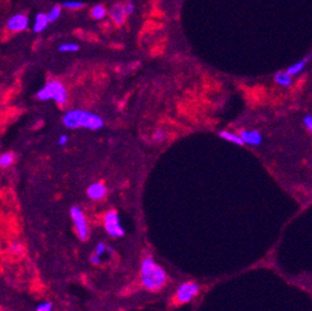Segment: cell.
I'll list each match as a JSON object with an SVG mask.
<instances>
[{
	"mask_svg": "<svg viewBox=\"0 0 312 311\" xmlns=\"http://www.w3.org/2000/svg\"><path fill=\"white\" fill-rule=\"evenodd\" d=\"M167 273L162 267L153 262L151 256H147L141 264V281L146 290L159 291L167 283Z\"/></svg>",
	"mask_w": 312,
	"mask_h": 311,
	"instance_id": "obj_1",
	"label": "cell"
},
{
	"mask_svg": "<svg viewBox=\"0 0 312 311\" xmlns=\"http://www.w3.org/2000/svg\"><path fill=\"white\" fill-rule=\"evenodd\" d=\"M63 123L68 128H88V130H100L104 126V121L100 116L83 110H74L65 113Z\"/></svg>",
	"mask_w": 312,
	"mask_h": 311,
	"instance_id": "obj_2",
	"label": "cell"
},
{
	"mask_svg": "<svg viewBox=\"0 0 312 311\" xmlns=\"http://www.w3.org/2000/svg\"><path fill=\"white\" fill-rule=\"evenodd\" d=\"M37 98L39 100H55L58 105H65L68 100V92L63 83L52 80L37 92Z\"/></svg>",
	"mask_w": 312,
	"mask_h": 311,
	"instance_id": "obj_3",
	"label": "cell"
},
{
	"mask_svg": "<svg viewBox=\"0 0 312 311\" xmlns=\"http://www.w3.org/2000/svg\"><path fill=\"white\" fill-rule=\"evenodd\" d=\"M104 228L110 236L112 238H121L125 235V230H123L122 225L120 222V217H118L117 211L111 210L104 216Z\"/></svg>",
	"mask_w": 312,
	"mask_h": 311,
	"instance_id": "obj_4",
	"label": "cell"
},
{
	"mask_svg": "<svg viewBox=\"0 0 312 311\" xmlns=\"http://www.w3.org/2000/svg\"><path fill=\"white\" fill-rule=\"evenodd\" d=\"M70 215L79 238H80L81 240H85V239L88 238V222H86V219L85 216H84L83 211H81L78 206H74L71 207Z\"/></svg>",
	"mask_w": 312,
	"mask_h": 311,
	"instance_id": "obj_5",
	"label": "cell"
},
{
	"mask_svg": "<svg viewBox=\"0 0 312 311\" xmlns=\"http://www.w3.org/2000/svg\"><path fill=\"white\" fill-rule=\"evenodd\" d=\"M199 292V287L197 283L194 282H185L178 288L177 295H175V300L178 303H185L189 302L194 296L198 295Z\"/></svg>",
	"mask_w": 312,
	"mask_h": 311,
	"instance_id": "obj_6",
	"label": "cell"
},
{
	"mask_svg": "<svg viewBox=\"0 0 312 311\" xmlns=\"http://www.w3.org/2000/svg\"><path fill=\"white\" fill-rule=\"evenodd\" d=\"M29 23V19L26 14H14L7 22V28L11 32H22L27 29Z\"/></svg>",
	"mask_w": 312,
	"mask_h": 311,
	"instance_id": "obj_7",
	"label": "cell"
},
{
	"mask_svg": "<svg viewBox=\"0 0 312 311\" xmlns=\"http://www.w3.org/2000/svg\"><path fill=\"white\" fill-rule=\"evenodd\" d=\"M108 16L111 17L113 23L117 24V26H122V24L126 22V18L128 17L127 13H126L125 4L122 3L113 4V6L110 8V11H108Z\"/></svg>",
	"mask_w": 312,
	"mask_h": 311,
	"instance_id": "obj_8",
	"label": "cell"
},
{
	"mask_svg": "<svg viewBox=\"0 0 312 311\" xmlns=\"http://www.w3.org/2000/svg\"><path fill=\"white\" fill-rule=\"evenodd\" d=\"M240 136H241L244 144L251 145V146H259V145L262 144V141H263L262 133L255 130H242L241 132H240Z\"/></svg>",
	"mask_w": 312,
	"mask_h": 311,
	"instance_id": "obj_9",
	"label": "cell"
},
{
	"mask_svg": "<svg viewBox=\"0 0 312 311\" xmlns=\"http://www.w3.org/2000/svg\"><path fill=\"white\" fill-rule=\"evenodd\" d=\"M311 59H312V54H309V55H307L306 58H303L302 60L297 61V63L292 64L291 66H288L286 71L289 74V75H292V76L298 75L299 73H302V71L306 69V66L308 65V63H309V60H311Z\"/></svg>",
	"mask_w": 312,
	"mask_h": 311,
	"instance_id": "obj_10",
	"label": "cell"
},
{
	"mask_svg": "<svg viewBox=\"0 0 312 311\" xmlns=\"http://www.w3.org/2000/svg\"><path fill=\"white\" fill-rule=\"evenodd\" d=\"M107 192V188L103 183H93L88 187L86 193L91 199H100L103 198L104 194Z\"/></svg>",
	"mask_w": 312,
	"mask_h": 311,
	"instance_id": "obj_11",
	"label": "cell"
},
{
	"mask_svg": "<svg viewBox=\"0 0 312 311\" xmlns=\"http://www.w3.org/2000/svg\"><path fill=\"white\" fill-rule=\"evenodd\" d=\"M51 23L48 18V14L47 13H38L36 16V19H34V24H33V32L34 33H41L42 31L47 28V26Z\"/></svg>",
	"mask_w": 312,
	"mask_h": 311,
	"instance_id": "obj_12",
	"label": "cell"
},
{
	"mask_svg": "<svg viewBox=\"0 0 312 311\" xmlns=\"http://www.w3.org/2000/svg\"><path fill=\"white\" fill-rule=\"evenodd\" d=\"M274 81L281 86H291L292 75H289L287 71H278V73L274 75Z\"/></svg>",
	"mask_w": 312,
	"mask_h": 311,
	"instance_id": "obj_13",
	"label": "cell"
},
{
	"mask_svg": "<svg viewBox=\"0 0 312 311\" xmlns=\"http://www.w3.org/2000/svg\"><path fill=\"white\" fill-rule=\"evenodd\" d=\"M220 136H221L224 140H227V141H230V142H234V144L240 145V146L244 145V141H242L241 136L237 135V133L230 132V131H222V132H220Z\"/></svg>",
	"mask_w": 312,
	"mask_h": 311,
	"instance_id": "obj_14",
	"label": "cell"
},
{
	"mask_svg": "<svg viewBox=\"0 0 312 311\" xmlns=\"http://www.w3.org/2000/svg\"><path fill=\"white\" fill-rule=\"evenodd\" d=\"M107 14L108 11L106 9V7H104L103 4H96L90 11V16L93 17V19H103Z\"/></svg>",
	"mask_w": 312,
	"mask_h": 311,
	"instance_id": "obj_15",
	"label": "cell"
},
{
	"mask_svg": "<svg viewBox=\"0 0 312 311\" xmlns=\"http://www.w3.org/2000/svg\"><path fill=\"white\" fill-rule=\"evenodd\" d=\"M63 8L65 9H70V11H78V9H81L85 7V3L83 2H75V0H68V2H64Z\"/></svg>",
	"mask_w": 312,
	"mask_h": 311,
	"instance_id": "obj_16",
	"label": "cell"
},
{
	"mask_svg": "<svg viewBox=\"0 0 312 311\" xmlns=\"http://www.w3.org/2000/svg\"><path fill=\"white\" fill-rule=\"evenodd\" d=\"M61 8H63V6H59V4H58V6L52 7L51 11L47 13V14H48V18H49V22H51V23H52V22H56L59 18H60L61 11H63Z\"/></svg>",
	"mask_w": 312,
	"mask_h": 311,
	"instance_id": "obj_17",
	"label": "cell"
},
{
	"mask_svg": "<svg viewBox=\"0 0 312 311\" xmlns=\"http://www.w3.org/2000/svg\"><path fill=\"white\" fill-rule=\"evenodd\" d=\"M14 157L11 152H6V154H2L0 157V167L2 168H8L13 164Z\"/></svg>",
	"mask_w": 312,
	"mask_h": 311,
	"instance_id": "obj_18",
	"label": "cell"
},
{
	"mask_svg": "<svg viewBox=\"0 0 312 311\" xmlns=\"http://www.w3.org/2000/svg\"><path fill=\"white\" fill-rule=\"evenodd\" d=\"M79 50V44L76 43H63L59 46L60 53H75Z\"/></svg>",
	"mask_w": 312,
	"mask_h": 311,
	"instance_id": "obj_19",
	"label": "cell"
},
{
	"mask_svg": "<svg viewBox=\"0 0 312 311\" xmlns=\"http://www.w3.org/2000/svg\"><path fill=\"white\" fill-rule=\"evenodd\" d=\"M303 126L312 133V116L306 115L303 117Z\"/></svg>",
	"mask_w": 312,
	"mask_h": 311,
	"instance_id": "obj_20",
	"label": "cell"
},
{
	"mask_svg": "<svg viewBox=\"0 0 312 311\" xmlns=\"http://www.w3.org/2000/svg\"><path fill=\"white\" fill-rule=\"evenodd\" d=\"M125 8H126V13H127V16H131V14L135 12V4H133L132 0H128V2H126Z\"/></svg>",
	"mask_w": 312,
	"mask_h": 311,
	"instance_id": "obj_21",
	"label": "cell"
},
{
	"mask_svg": "<svg viewBox=\"0 0 312 311\" xmlns=\"http://www.w3.org/2000/svg\"><path fill=\"white\" fill-rule=\"evenodd\" d=\"M164 139H165V132H164V131L159 130V131H156V132L153 133V140H155V141L162 142Z\"/></svg>",
	"mask_w": 312,
	"mask_h": 311,
	"instance_id": "obj_22",
	"label": "cell"
},
{
	"mask_svg": "<svg viewBox=\"0 0 312 311\" xmlns=\"http://www.w3.org/2000/svg\"><path fill=\"white\" fill-rule=\"evenodd\" d=\"M106 249H107L106 244H104V243H99L98 245H96V248H95V254H96V255L101 256L104 253H106Z\"/></svg>",
	"mask_w": 312,
	"mask_h": 311,
	"instance_id": "obj_23",
	"label": "cell"
},
{
	"mask_svg": "<svg viewBox=\"0 0 312 311\" xmlns=\"http://www.w3.org/2000/svg\"><path fill=\"white\" fill-rule=\"evenodd\" d=\"M51 308H52L51 302H43V303H39V305L37 306L36 310L37 311H49Z\"/></svg>",
	"mask_w": 312,
	"mask_h": 311,
	"instance_id": "obj_24",
	"label": "cell"
},
{
	"mask_svg": "<svg viewBox=\"0 0 312 311\" xmlns=\"http://www.w3.org/2000/svg\"><path fill=\"white\" fill-rule=\"evenodd\" d=\"M68 136H66V135H61L60 137H59V140H58V144L59 145H61V146H64V145L66 144V142H68Z\"/></svg>",
	"mask_w": 312,
	"mask_h": 311,
	"instance_id": "obj_25",
	"label": "cell"
},
{
	"mask_svg": "<svg viewBox=\"0 0 312 311\" xmlns=\"http://www.w3.org/2000/svg\"><path fill=\"white\" fill-rule=\"evenodd\" d=\"M91 262H93L94 264H99V263H100V259H99V255H96V254L91 255Z\"/></svg>",
	"mask_w": 312,
	"mask_h": 311,
	"instance_id": "obj_26",
	"label": "cell"
}]
</instances>
